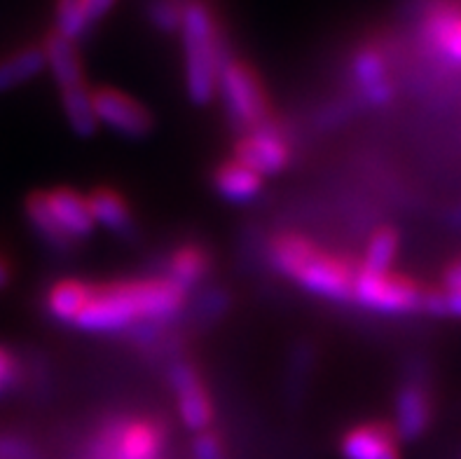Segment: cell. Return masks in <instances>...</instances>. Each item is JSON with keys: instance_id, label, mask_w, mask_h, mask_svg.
<instances>
[{"instance_id": "1", "label": "cell", "mask_w": 461, "mask_h": 459, "mask_svg": "<svg viewBox=\"0 0 461 459\" xmlns=\"http://www.w3.org/2000/svg\"><path fill=\"white\" fill-rule=\"evenodd\" d=\"M183 305L185 291L167 277L111 281L94 286L76 326L89 333H122L150 321L167 324L181 314Z\"/></svg>"}, {"instance_id": "2", "label": "cell", "mask_w": 461, "mask_h": 459, "mask_svg": "<svg viewBox=\"0 0 461 459\" xmlns=\"http://www.w3.org/2000/svg\"><path fill=\"white\" fill-rule=\"evenodd\" d=\"M183 57H185V87L190 101L206 106L216 96L218 69L228 47L218 33V23L204 0H187L181 23Z\"/></svg>"}, {"instance_id": "3", "label": "cell", "mask_w": 461, "mask_h": 459, "mask_svg": "<svg viewBox=\"0 0 461 459\" xmlns=\"http://www.w3.org/2000/svg\"><path fill=\"white\" fill-rule=\"evenodd\" d=\"M216 92H221L222 108L228 113L230 123L244 134L272 117L267 94L258 73L230 52L222 54L221 59Z\"/></svg>"}, {"instance_id": "4", "label": "cell", "mask_w": 461, "mask_h": 459, "mask_svg": "<svg viewBox=\"0 0 461 459\" xmlns=\"http://www.w3.org/2000/svg\"><path fill=\"white\" fill-rule=\"evenodd\" d=\"M424 291L412 277L396 272H368L358 268L351 300L361 308L380 314H415L421 312Z\"/></svg>"}, {"instance_id": "5", "label": "cell", "mask_w": 461, "mask_h": 459, "mask_svg": "<svg viewBox=\"0 0 461 459\" xmlns=\"http://www.w3.org/2000/svg\"><path fill=\"white\" fill-rule=\"evenodd\" d=\"M358 268L361 265H357L351 258L316 249L314 256L295 274V281L314 296L335 300V303H347L354 296V280H357Z\"/></svg>"}, {"instance_id": "6", "label": "cell", "mask_w": 461, "mask_h": 459, "mask_svg": "<svg viewBox=\"0 0 461 459\" xmlns=\"http://www.w3.org/2000/svg\"><path fill=\"white\" fill-rule=\"evenodd\" d=\"M234 160L249 167L251 171L265 176H275L288 167L291 162V146L281 134L275 117L265 120L256 129L241 134L234 146Z\"/></svg>"}, {"instance_id": "7", "label": "cell", "mask_w": 461, "mask_h": 459, "mask_svg": "<svg viewBox=\"0 0 461 459\" xmlns=\"http://www.w3.org/2000/svg\"><path fill=\"white\" fill-rule=\"evenodd\" d=\"M171 390L178 401V413H181L183 425L193 431H206V427L213 422V406L206 394V387L199 378L197 368L187 361L178 359L169 366Z\"/></svg>"}, {"instance_id": "8", "label": "cell", "mask_w": 461, "mask_h": 459, "mask_svg": "<svg viewBox=\"0 0 461 459\" xmlns=\"http://www.w3.org/2000/svg\"><path fill=\"white\" fill-rule=\"evenodd\" d=\"M94 113L99 124H108L117 134L129 136V139H140L152 129V115L146 106L131 99L129 94L120 89L101 87L92 92Z\"/></svg>"}, {"instance_id": "9", "label": "cell", "mask_w": 461, "mask_h": 459, "mask_svg": "<svg viewBox=\"0 0 461 459\" xmlns=\"http://www.w3.org/2000/svg\"><path fill=\"white\" fill-rule=\"evenodd\" d=\"M421 35L450 64H461V0H436L427 7Z\"/></svg>"}, {"instance_id": "10", "label": "cell", "mask_w": 461, "mask_h": 459, "mask_svg": "<svg viewBox=\"0 0 461 459\" xmlns=\"http://www.w3.org/2000/svg\"><path fill=\"white\" fill-rule=\"evenodd\" d=\"M351 76L357 82L358 94H361L363 104L386 106L393 96V85L389 80V64L382 50L375 45L361 47L354 59H351Z\"/></svg>"}, {"instance_id": "11", "label": "cell", "mask_w": 461, "mask_h": 459, "mask_svg": "<svg viewBox=\"0 0 461 459\" xmlns=\"http://www.w3.org/2000/svg\"><path fill=\"white\" fill-rule=\"evenodd\" d=\"M431 396L421 380H408L396 396V436L401 441H417L431 425Z\"/></svg>"}, {"instance_id": "12", "label": "cell", "mask_w": 461, "mask_h": 459, "mask_svg": "<svg viewBox=\"0 0 461 459\" xmlns=\"http://www.w3.org/2000/svg\"><path fill=\"white\" fill-rule=\"evenodd\" d=\"M396 429L386 422H368L349 429L342 438L345 459H401Z\"/></svg>"}, {"instance_id": "13", "label": "cell", "mask_w": 461, "mask_h": 459, "mask_svg": "<svg viewBox=\"0 0 461 459\" xmlns=\"http://www.w3.org/2000/svg\"><path fill=\"white\" fill-rule=\"evenodd\" d=\"M47 202H50V209L57 216L61 227L76 242L92 234L94 216L85 195L70 190V188H54V190L47 192Z\"/></svg>"}, {"instance_id": "14", "label": "cell", "mask_w": 461, "mask_h": 459, "mask_svg": "<svg viewBox=\"0 0 461 459\" xmlns=\"http://www.w3.org/2000/svg\"><path fill=\"white\" fill-rule=\"evenodd\" d=\"M42 52H45V66H50L59 87L68 89L85 85L82 61L76 42L64 38L59 31H50L45 42H42Z\"/></svg>"}, {"instance_id": "15", "label": "cell", "mask_w": 461, "mask_h": 459, "mask_svg": "<svg viewBox=\"0 0 461 459\" xmlns=\"http://www.w3.org/2000/svg\"><path fill=\"white\" fill-rule=\"evenodd\" d=\"M213 190L225 202L249 204L263 192V176L251 171L237 160H228L213 171Z\"/></svg>"}, {"instance_id": "16", "label": "cell", "mask_w": 461, "mask_h": 459, "mask_svg": "<svg viewBox=\"0 0 461 459\" xmlns=\"http://www.w3.org/2000/svg\"><path fill=\"white\" fill-rule=\"evenodd\" d=\"M26 218H29L33 233L45 242L50 249L59 251V253H66L76 246V239L66 233L61 223L57 221V216L50 209V202H47L45 190H35L26 197Z\"/></svg>"}, {"instance_id": "17", "label": "cell", "mask_w": 461, "mask_h": 459, "mask_svg": "<svg viewBox=\"0 0 461 459\" xmlns=\"http://www.w3.org/2000/svg\"><path fill=\"white\" fill-rule=\"evenodd\" d=\"M211 256L204 246L199 244H183L174 251L167 261V280L174 281L178 289L187 291L194 289L202 280H206V274L211 272Z\"/></svg>"}, {"instance_id": "18", "label": "cell", "mask_w": 461, "mask_h": 459, "mask_svg": "<svg viewBox=\"0 0 461 459\" xmlns=\"http://www.w3.org/2000/svg\"><path fill=\"white\" fill-rule=\"evenodd\" d=\"M89 209H92L94 223H101L104 227L117 234H131L134 230V216L129 209L127 199L113 188H96L87 197Z\"/></svg>"}, {"instance_id": "19", "label": "cell", "mask_w": 461, "mask_h": 459, "mask_svg": "<svg viewBox=\"0 0 461 459\" xmlns=\"http://www.w3.org/2000/svg\"><path fill=\"white\" fill-rule=\"evenodd\" d=\"M92 284L82 280L57 281L45 298L47 312L61 324H76V319L92 298Z\"/></svg>"}, {"instance_id": "20", "label": "cell", "mask_w": 461, "mask_h": 459, "mask_svg": "<svg viewBox=\"0 0 461 459\" xmlns=\"http://www.w3.org/2000/svg\"><path fill=\"white\" fill-rule=\"evenodd\" d=\"M319 246L312 242V239L303 237V234L286 233L279 234V237L269 244V261L279 270L284 277L288 280H295V274L303 270V265L310 261L316 253Z\"/></svg>"}, {"instance_id": "21", "label": "cell", "mask_w": 461, "mask_h": 459, "mask_svg": "<svg viewBox=\"0 0 461 459\" xmlns=\"http://www.w3.org/2000/svg\"><path fill=\"white\" fill-rule=\"evenodd\" d=\"M45 69L42 47H22L17 52L0 59V92L14 89L23 82L38 78Z\"/></svg>"}, {"instance_id": "22", "label": "cell", "mask_w": 461, "mask_h": 459, "mask_svg": "<svg viewBox=\"0 0 461 459\" xmlns=\"http://www.w3.org/2000/svg\"><path fill=\"white\" fill-rule=\"evenodd\" d=\"M61 106H64V115L68 120L70 129L77 136L89 139V136L96 134L99 120H96V113H94L92 92L87 89V85L61 89Z\"/></svg>"}, {"instance_id": "23", "label": "cell", "mask_w": 461, "mask_h": 459, "mask_svg": "<svg viewBox=\"0 0 461 459\" xmlns=\"http://www.w3.org/2000/svg\"><path fill=\"white\" fill-rule=\"evenodd\" d=\"M398 244L401 237L393 227H380L375 230L373 237L366 249V258H363L361 268L368 272H392V262L398 253Z\"/></svg>"}, {"instance_id": "24", "label": "cell", "mask_w": 461, "mask_h": 459, "mask_svg": "<svg viewBox=\"0 0 461 459\" xmlns=\"http://www.w3.org/2000/svg\"><path fill=\"white\" fill-rule=\"evenodd\" d=\"M54 17H57V26L54 31L68 38V41H80L82 35L87 33L89 26L82 17V5L80 0H57L54 5Z\"/></svg>"}, {"instance_id": "25", "label": "cell", "mask_w": 461, "mask_h": 459, "mask_svg": "<svg viewBox=\"0 0 461 459\" xmlns=\"http://www.w3.org/2000/svg\"><path fill=\"white\" fill-rule=\"evenodd\" d=\"M183 7L185 3H178V0H152L148 5V19L158 31L176 33V31H181Z\"/></svg>"}, {"instance_id": "26", "label": "cell", "mask_w": 461, "mask_h": 459, "mask_svg": "<svg viewBox=\"0 0 461 459\" xmlns=\"http://www.w3.org/2000/svg\"><path fill=\"white\" fill-rule=\"evenodd\" d=\"M0 459H42V454L26 436L0 431Z\"/></svg>"}, {"instance_id": "27", "label": "cell", "mask_w": 461, "mask_h": 459, "mask_svg": "<svg viewBox=\"0 0 461 459\" xmlns=\"http://www.w3.org/2000/svg\"><path fill=\"white\" fill-rule=\"evenodd\" d=\"M194 459H225L221 441L213 431H202L194 438Z\"/></svg>"}, {"instance_id": "28", "label": "cell", "mask_w": 461, "mask_h": 459, "mask_svg": "<svg viewBox=\"0 0 461 459\" xmlns=\"http://www.w3.org/2000/svg\"><path fill=\"white\" fill-rule=\"evenodd\" d=\"M115 3L117 0H80L82 17H85L87 26H94L96 22H101L113 10Z\"/></svg>"}, {"instance_id": "29", "label": "cell", "mask_w": 461, "mask_h": 459, "mask_svg": "<svg viewBox=\"0 0 461 459\" xmlns=\"http://www.w3.org/2000/svg\"><path fill=\"white\" fill-rule=\"evenodd\" d=\"M19 378V366L14 356L7 352V349L0 347V387L5 390V387H12V384L17 382Z\"/></svg>"}, {"instance_id": "30", "label": "cell", "mask_w": 461, "mask_h": 459, "mask_svg": "<svg viewBox=\"0 0 461 459\" xmlns=\"http://www.w3.org/2000/svg\"><path fill=\"white\" fill-rule=\"evenodd\" d=\"M202 305H204L206 314L218 317V314L225 309V305H228V296L218 291V289H211V291H206L204 298H202Z\"/></svg>"}, {"instance_id": "31", "label": "cell", "mask_w": 461, "mask_h": 459, "mask_svg": "<svg viewBox=\"0 0 461 459\" xmlns=\"http://www.w3.org/2000/svg\"><path fill=\"white\" fill-rule=\"evenodd\" d=\"M445 308H447V317H456L461 319V289H445Z\"/></svg>"}, {"instance_id": "32", "label": "cell", "mask_w": 461, "mask_h": 459, "mask_svg": "<svg viewBox=\"0 0 461 459\" xmlns=\"http://www.w3.org/2000/svg\"><path fill=\"white\" fill-rule=\"evenodd\" d=\"M443 286L445 289H461V258L452 262L450 268L445 270Z\"/></svg>"}, {"instance_id": "33", "label": "cell", "mask_w": 461, "mask_h": 459, "mask_svg": "<svg viewBox=\"0 0 461 459\" xmlns=\"http://www.w3.org/2000/svg\"><path fill=\"white\" fill-rule=\"evenodd\" d=\"M10 280H12L10 262H7L5 256H0V291H3L7 284H10Z\"/></svg>"}, {"instance_id": "34", "label": "cell", "mask_w": 461, "mask_h": 459, "mask_svg": "<svg viewBox=\"0 0 461 459\" xmlns=\"http://www.w3.org/2000/svg\"><path fill=\"white\" fill-rule=\"evenodd\" d=\"M0 391H3V387H0Z\"/></svg>"}]
</instances>
